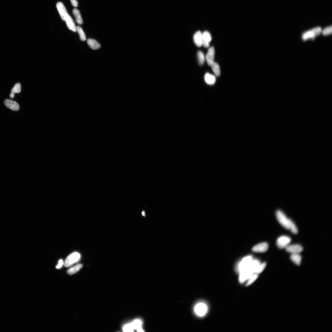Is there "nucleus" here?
<instances>
[{"instance_id":"1","label":"nucleus","mask_w":332,"mask_h":332,"mask_svg":"<svg viewBox=\"0 0 332 332\" xmlns=\"http://www.w3.org/2000/svg\"><path fill=\"white\" fill-rule=\"evenodd\" d=\"M276 217L278 221L284 228L289 229L291 219H288L282 211L278 210L276 212Z\"/></svg>"},{"instance_id":"2","label":"nucleus","mask_w":332,"mask_h":332,"mask_svg":"<svg viewBox=\"0 0 332 332\" xmlns=\"http://www.w3.org/2000/svg\"><path fill=\"white\" fill-rule=\"evenodd\" d=\"M208 311L207 305L203 302L197 304L194 308L195 314L199 317H203L206 314Z\"/></svg>"},{"instance_id":"3","label":"nucleus","mask_w":332,"mask_h":332,"mask_svg":"<svg viewBox=\"0 0 332 332\" xmlns=\"http://www.w3.org/2000/svg\"><path fill=\"white\" fill-rule=\"evenodd\" d=\"M80 254L78 253L75 252L69 255L65 260L64 265L65 267H70L73 264L76 263L80 259Z\"/></svg>"},{"instance_id":"4","label":"nucleus","mask_w":332,"mask_h":332,"mask_svg":"<svg viewBox=\"0 0 332 332\" xmlns=\"http://www.w3.org/2000/svg\"><path fill=\"white\" fill-rule=\"evenodd\" d=\"M291 242V238L286 235H283L277 239L276 244L278 248L280 249L286 248L290 244Z\"/></svg>"},{"instance_id":"5","label":"nucleus","mask_w":332,"mask_h":332,"mask_svg":"<svg viewBox=\"0 0 332 332\" xmlns=\"http://www.w3.org/2000/svg\"><path fill=\"white\" fill-rule=\"evenodd\" d=\"M249 265L247 268L240 272L239 280L241 283L244 282L246 280L249 278L254 273L253 270L250 268Z\"/></svg>"},{"instance_id":"6","label":"nucleus","mask_w":332,"mask_h":332,"mask_svg":"<svg viewBox=\"0 0 332 332\" xmlns=\"http://www.w3.org/2000/svg\"><path fill=\"white\" fill-rule=\"evenodd\" d=\"M253 260V257L251 256L246 257L243 259L238 266V269L239 272L247 268Z\"/></svg>"},{"instance_id":"7","label":"nucleus","mask_w":332,"mask_h":332,"mask_svg":"<svg viewBox=\"0 0 332 332\" xmlns=\"http://www.w3.org/2000/svg\"><path fill=\"white\" fill-rule=\"evenodd\" d=\"M56 7L61 18L63 20L65 21V19L69 15L66 9H65L63 3L61 2L57 3Z\"/></svg>"},{"instance_id":"8","label":"nucleus","mask_w":332,"mask_h":332,"mask_svg":"<svg viewBox=\"0 0 332 332\" xmlns=\"http://www.w3.org/2000/svg\"><path fill=\"white\" fill-rule=\"evenodd\" d=\"M215 49L214 47H211L208 49L206 57L208 65L210 66L214 62Z\"/></svg>"},{"instance_id":"9","label":"nucleus","mask_w":332,"mask_h":332,"mask_svg":"<svg viewBox=\"0 0 332 332\" xmlns=\"http://www.w3.org/2000/svg\"><path fill=\"white\" fill-rule=\"evenodd\" d=\"M286 249L287 252L293 253H300L303 250L302 247L298 244L289 245Z\"/></svg>"},{"instance_id":"10","label":"nucleus","mask_w":332,"mask_h":332,"mask_svg":"<svg viewBox=\"0 0 332 332\" xmlns=\"http://www.w3.org/2000/svg\"><path fill=\"white\" fill-rule=\"evenodd\" d=\"M269 245L267 243L263 242L255 246L253 248L252 250L255 252L264 253L267 251Z\"/></svg>"},{"instance_id":"11","label":"nucleus","mask_w":332,"mask_h":332,"mask_svg":"<svg viewBox=\"0 0 332 332\" xmlns=\"http://www.w3.org/2000/svg\"><path fill=\"white\" fill-rule=\"evenodd\" d=\"M212 38L210 33L207 32H204L202 33V46L207 48L209 47L210 42Z\"/></svg>"},{"instance_id":"12","label":"nucleus","mask_w":332,"mask_h":332,"mask_svg":"<svg viewBox=\"0 0 332 332\" xmlns=\"http://www.w3.org/2000/svg\"><path fill=\"white\" fill-rule=\"evenodd\" d=\"M4 104L7 107L14 111H18L20 109L19 104L12 100L9 99L5 100Z\"/></svg>"},{"instance_id":"13","label":"nucleus","mask_w":332,"mask_h":332,"mask_svg":"<svg viewBox=\"0 0 332 332\" xmlns=\"http://www.w3.org/2000/svg\"><path fill=\"white\" fill-rule=\"evenodd\" d=\"M65 21L66 22L68 28L69 30L74 32L77 31L76 27L74 22L70 15H69Z\"/></svg>"},{"instance_id":"14","label":"nucleus","mask_w":332,"mask_h":332,"mask_svg":"<svg viewBox=\"0 0 332 332\" xmlns=\"http://www.w3.org/2000/svg\"><path fill=\"white\" fill-rule=\"evenodd\" d=\"M194 43L198 47H200L202 46V33L200 31L196 32L194 36Z\"/></svg>"},{"instance_id":"15","label":"nucleus","mask_w":332,"mask_h":332,"mask_svg":"<svg viewBox=\"0 0 332 332\" xmlns=\"http://www.w3.org/2000/svg\"><path fill=\"white\" fill-rule=\"evenodd\" d=\"M317 36L314 32L313 29L308 31L304 33L302 35V39L304 41H306L309 39L314 40L315 37Z\"/></svg>"},{"instance_id":"16","label":"nucleus","mask_w":332,"mask_h":332,"mask_svg":"<svg viewBox=\"0 0 332 332\" xmlns=\"http://www.w3.org/2000/svg\"><path fill=\"white\" fill-rule=\"evenodd\" d=\"M87 42L88 45L93 50H97L101 47V45L99 42L97 41L92 38H88L87 40Z\"/></svg>"},{"instance_id":"17","label":"nucleus","mask_w":332,"mask_h":332,"mask_svg":"<svg viewBox=\"0 0 332 332\" xmlns=\"http://www.w3.org/2000/svg\"><path fill=\"white\" fill-rule=\"evenodd\" d=\"M131 324H132L134 330H136L138 332L144 331L142 328V322L141 320L139 319L135 320Z\"/></svg>"},{"instance_id":"18","label":"nucleus","mask_w":332,"mask_h":332,"mask_svg":"<svg viewBox=\"0 0 332 332\" xmlns=\"http://www.w3.org/2000/svg\"><path fill=\"white\" fill-rule=\"evenodd\" d=\"M72 13L74 15L75 20L77 24H82L83 23V21L79 11L76 9H74L72 11Z\"/></svg>"},{"instance_id":"19","label":"nucleus","mask_w":332,"mask_h":332,"mask_svg":"<svg viewBox=\"0 0 332 332\" xmlns=\"http://www.w3.org/2000/svg\"><path fill=\"white\" fill-rule=\"evenodd\" d=\"M290 259L296 265H300L302 257L299 253L292 254Z\"/></svg>"},{"instance_id":"20","label":"nucleus","mask_w":332,"mask_h":332,"mask_svg":"<svg viewBox=\"0 0 332 332\" xmlns=\"http://www.w3.org/2000/svg\"><path fill=\"white\" fill-rule=\"evenodd\" d=\"M204 79L206 83L210 85L214 84L216 81L215 76L208 73L205 75Z\"/></svg>"},{"instance_id":"21","label":"nucleus","mask_w":332,"mask_h":332,"mask_svg":"<svg viewBox=\"0 0 332 332\" xmlns=\"http://www.w3.org/2000/svg\"><path fill=\"white\" fill-rule=\"evenodd\" d=\"M83 265L81 264L77 265L69 269L67 273L69 275H72L78 272L83 267Z\"/></svg>"},{"instance_id":"22","label":"nucleus","mask_w":332,"mask_h":332,"mask_svg":"<svg viewBox=\"0 0 332 332\" xmlns=\"http://www.w3.org/2000/svg\"><path fill=\"white\" fill-rule=\"evenodd\" d=\"M211 66L215 75L217 76H220L221 74V71L219 65L214 62Z\"/></svg>"},{"instance_id":"23","label":"nucleus","mask_w":332,"mask_h":332,"mask_svg":"<svg viewBox=\"0 0 332 332\" xmlns=\"http://www.w3.org/2000/svg\"><path fill=\"white\" fill-rule=\"evenodd\" d=\"M76 29L77 31L79 34L80 40L82 41H85L86 40V35L82 28L79 26H78L76 27Z\"/></svg>"},{"instance_id":"24","label":"nucleus","mask_w":332,"mask_h":332,"mask_svg":"<svg viewBox=\"0 0 332 332\" xmlns=\"http://www.w3.org/2000/svg\"><path fill=\"white\" fill-rule=\"evenodd\" d=\"M198 58L199 64L201 65H203L205 61L206 58L202 52L199 51L198 52Z\"/></svg>"},{"instance_id":"25","label":"nucleus","mask_w":332,"mask_h":332,"mask_svg":"<svg viewBox=\"0 0 332 332\" xmlns=\"http://www.w3.org/2000/svg\"><path fill=\"white\" fill-rule=\"evenodd\" d=\"M21 90V86L20 83H17L15 85L11 90V93L15 94L16 93H20Z\"/></svg>"},{"instance_id":"26","label":"nucleus","mask_w":332,"mask_h":332,"mask_svg":"<svg viewBox=\"0 0 332 332\" xmlns=\"http://www.w3.org/2000/svg\"><path fill=\"white\" fill-rule=\"evenodd\" d=\"M289 229L290 230L291 232L293 234H296L298 233V229L295 224L291 220L290 225H289Z\"/></svg>"},{"instance_id":"27","label":"nucleus","mask_w":332,"mask_h":332,"mask_svg":"<svg viewBox=\"0 0 332 332\" xmlns=\"http://www.w3.org/2000/svg\"><path fill=\"white\" fill-rule=\"evenodd\" d=\"M266 266V263H264L260 264L254 270V273H260L263 271Z\"/></svg>"},{"instance_id":"28","label":"nucleus","mask_w":332,"mask_h":332,"mask_svg":"<svg viewBox=\"0 0 332 332\" xmlns=\"http://www.w3.org/2000/svg\"><path fill=\"white\" fill-rule=\"evenodd\" d=\"M258 277V275L257 273L254 274L253 275L249 278V280L248 282L246 284V286H249L251 284H252L255 281Z\"/></svg>"},{"instance_id":"29","label":"nucleus","mask_w":332,"mask_h":332,"mask_svg":"<svg viewBox=\"0 0 332 332\" xmlns=\"http://www.w3.org/2000/svg\"><path fill=\"white\" fill-rule=\"evenodd\" d=\"M123 330L125 332H132L134 330L131 323L126 325L123 327Z\"/></svg>"},{"instance_id":"30","label":"nucleus","mask_w":332,"mask_h":332,"mask_svg":"<svg viewBox=\"0 0 332 332\" xmlns=\"http://www.w3.org/2000/svg\"><path fill=\"white\" fill-rule=\"evenodd\" d=\"M332 26L328 27L325 29H324L322 31V34L323 35L327 36L328 35L332 33Z\"/></svg>"},{"instance_id":"31","label":"nucleus","mask_w":332,"mask_h":332,"mask_svg":"<svg viewBox=\"0 0 332 332\" xmlns=\"http://www.w3.org/2000/svg\"><path fill=\"white\" fill-rule=\"evenodd\" d=\"M64 264L63 261L62 260H60L58 264L56 266V268L58 269H60Z\"/></svg>"},{"instance_id":"32","label":"nucleus","mask_w":332,"mask_h":332,"mask_svg":"<svg viewBox=\"0 0 332 332\" xmlns=\"http://www.w3.org/2000/svg\"><path fill=\"white\" fill-rule=\"evenodd\" d=\"M72 5L76 7L78 5V3L77 0H70Z\"/></svg>"},{"instance_id":"33","label":"nucleus","mask_w":332,"mask_h":332,"mask_svg":"<svg viewBox=\"0 0 332 332\" xmlns=\"http://www.w3.org/2000/svg\"><path fill=\"white\" fill-rule=\"evenodd\" d=\"M14 97H15V94H13L12 93H11V94L10 95V97L11 98L13 99Z\"/></svg>"},{"instance_id":"34","label":"nucleus","mask_w":332,"mask_h":332,"mask_svg":"<svg viewBox=\"0 0 332 332\" xmlns=\"http://www.w3.org/2000/svg\"><path fill=\"white\" fill-rule=\"evenodd\" d=\"M142 214L143 216H145V212L144 211H143L142 212Z\"/></svg>"}]
</instances>
